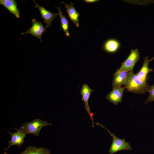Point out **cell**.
<instances>
[{
  "label": "cell",
  "instance_id": "obj_1",
  "mask_svg": "<svg viewBox=\"0 0 154 154\" xmlns=\"http://www.w3.org/2000/svg\"><path fill=\"white\" fill-rule=\"evenodd\" d=\"M123 85L129 92L140 94L148 92L150 87L146 82L143 81L133 71L129 72Z\"/></svg>",
  "mask_w": 154,
  "mask_h": 154
},
{
  "label": "cell",
  "instance_id": "obj_2",
  "mask_svg": "<svg viewBox=\"0 0 154 154\" xmlns=\"http://www.w3.org/2000/svg\"><path fill=\"white\" fill-rule=\"evenodd\" d=\"M51 125V123L46 121H43L40 119L37 118L31 121L26 122L22 124L21 126L18 128L13 129L23 131L28 134H32L38 137L40 131L44 127Z\"/></svg>",
  "mask_w": 154,
  "mask_h": 154
},
{
  "label": "cell",
  "instance_id": "obj_3",
  "mask_svg": "<svg viewBox=\"0 0 154 154\" xmlns=\"http://www.w3.org/2000/svg\"><path fill=\"white\" fill-rule=\"evenodd\" d=\"M95 124L105 129L110 134L112 137V142L109 150L110 154H113L123 150L129 151L132 149L130 143L126 142L124 138L121 139L117 137L114 133H111L104 126L99 123H95Z\"/></svg>",
  "mask_w": 154,
  "mask_h": 154
},
{
  "label": "cell",
  "instance_id": "obj_4",
  "mask_svg": "<svg viewBox=\"0 0 154 154\" xmlns=\"http://www.w3.org/2000/svg\"><path fill=\"white\" fill-rule=\"evenodd\" d=\"M140 54L137 49L131 50L128 57L121 63L120 68L116 70L115 73H118L122 71H132L135 64L139 60Z\"/></svg>",
  "mask_w": 154,
  "mask_h": 154
},
{
  "label": "cell",
  "instance_id": "obj_5",
  "mask_svg": "<svg viewBox=\"0 0 154 154\" xmlns=\"http://www.w3.org/2000/svg\"><path fill=\"white\" fill-rule=\"evenodd\" d=\"M32 25L28 30L25 32L21 33L24 35L30 34L34 37H36L40 40V42L42 41L41 39L42 36L47 31L42 23L38 21L36 19H33L32 20Z\"/></svg>",
  "mask_w": 154,
  "mask_h": 154
},
{
  "label": "cell",
  "instance_id": "obj_6",
  "mask_svg": "<svg viewBox=\"0 0 154 154\" xmlns=\"http://www.w3.org/2000/svg\"><path fill=\"white\" fill-rule=\"evenodd\" d=\"M94 91L88 85L85 84L82 85V87L80 92L82 95V100L84 101V108L92 120V126L93 127H95L93 118V114L91 112L88 102L91 92Z\"/></svg>",
  "mask_w": 154,
  "mask_h": 154
},
{
  "label": "cell",
  "instance_id": "obj_7",
  "mask_svg": "<svg viewBox=\"0 0 154 154\" xmlns=\"http://www.w3.org/2000/svg\"><path fill=\"white\" fill-rule=\"evenodd\" d=\"M17 131L14 133H12L8 131H7L11 135V139L9 141V145L7 148H5L6 150L10 147L14 145H17L21 147L23 144L25 139L28 134L23 131L17 130Z\"/></svg>",
  "mask_w": 154,
  "mask_h": 154
},
{
  "label": "cell",
  "instance_id": "obj_8",
  "mask_svg": "<svg viewBox=\"0 0 154 154\" xmlns=\"http://www.w3.org/2000/svg\"><path fill=\"white\" fill-rule=\"evenodd\" d=\"M125 88L120 87L113 89L106 96V98L109 101L116 106L122 101L123 92Z\"/></svg>",
  "mask_w": 154,
  "mask_h": 154
},
{
  "label": "cell",
  "instance_id": "obj_9",
  "mask_svg": "<svg viewBox=\"0 0 154 154\" xmlns=\"http://www.w3.org/2000/svg\"><path fill=\"white\" fill-rule=\"evenodd\" d=\"M32 1L35 3V7L38 8L42 18L44 20V23H46V29L51 27V24L54 18H56L57 14L51 13L42 6H40L34 0Z\"/></svg>",
  "mask_w": 154,
  "mask_h": 154
},
{
  "label": "cell",
  "instance_id": "obj_10",
  "mask_svg": "<svg viewBox=\"0 0 154 154\" xmlns=\"http://www.w3.org/2000/svg\"><path fill=\"white\" fill-rule=\"evenodd\" d=\"M61 3L64 4L65 8L68 15L69 17L73 23L77 27H79V17L80 16L79 13L78 12L73 6V3L71 2L70 5L68 4H66L63 2H61Z\"/></svg>",
  "mask_w": 154,
  "mask_h": 154
},
{
  "label": "cell",
  "instance_id": "obj_11",
  "mask_svg": "<svg viewBox=\"0 0 154 154\" xmlns=\"http://www.w3.org/2000/svg\"><path fill=\"white\" fill-rule=\"evenodd\" d=\"M0 4L17 18L20 17V12L17 7V3L15 0H0Z\"/></svg>",
  "mask_w": 154,
  "mask_h": 154
},
{
  "label": "cell",
  "instance_id": "obj_12",
  "mask_svg": "<svg viewBox=\"0 0 154 154\" xmlns=\"http://www.w3.org/2000/svg\"><path fill=\"white\" fill-rule=\"evenodd\" d=\"M129 72L122 71L118 73H114L112 86L113 89L121 87L125 82Z\"/></svg>",
  "mask_w": 154,
  "mask_h": 154
},
{
  "label": "cell",
  "instance_id": "obj_13",
  "mask_svg": "<svg viewBox=\"0 0 154 154\" xmlns=\"http://www.w3.org/2000/svg\"><path fill=\"white\" fill-rule=\"evenodd\" d=\"M120 47L118 41L114 39H110L107 40L103 45L104 50L109 53H113L117 51Z\"/></svg>",
  "mask_w": 154,
  "mask_h": 154
},
{
  "label": "cell",
  "instance_id": "obj_14",
  "mask_svg": "<svg viewBox=\"0 0 154 154\" xmlns=\"http://www.w3.org/2000/svg\"><path fill=\"white\" fill-rule=\"evenodd\" d=\"M150 62V60H148V56H146L144 58L142 67L138 72L136 74L144 82H145L147 75L148 73L153 71V69L149 68V65Z\"/></svg>",
  "mask_w": 154,
  "mask_h": 154
},
{
  "label": "cell",
  "instance_id": "obj_15",
  "mask_svg": "<svg viewBox=\"0 0 154 154\" xmlns=\"http://www.w3.org/2000/svg\"><path fill=\"white\" fill-rule=\"evenodd\" d=\"M50 151L46 148L28 146L24 151L19 154H50Z\"/></svg>",
  "mask_w": 154,
  "mask_h": 154
},
{
  "label": "cell",
  "instance_id": "obj_16",
  "mask_svg": "<svg viewBox=\"0 0 154 154\" xmlns=\"http://www.w3.org/2000/svg\"><path fill=\"white\" fill-rule=\"evenodd\" d=\"M55 7L58 10V13L57 14L60 17L61 27L66 36L67 37H69L70 34L68 30L69 21L66 17L65 15H63L60 6L58 7L55 6Z\"/></svg>",
  "mask_w": 154,
  "mask_h": 154
},
{
  "label": "cell",
  "instance_id": "obj_17",
  "mask_svg": "<svg viewBox=\"0 0 154 154\" xmlns=\"http://www.w3.org/2000/svg\"><path fill=\"white\" fill-rule=\"evenodd\" d=\"M148 92L149 93V95L145 102V105L148 103L154 101V84L150 87Z\"/></svg>",
  "mask_w": 154,
  "mask_h": 154
},
{
  "label": "cell",
  "instance_id": "obj_18",
  "mask_svg": "<svg viewBox=\"0 0 154 154\" xmlns=\"http://www.w3.org/2000/svg\"><path fill=\"white\" fill-rule=\"evenodd\" d=\"M98 0H84V1L86 2L87 3H96L99 1Z\"/></svg>",
  "mask_w": 154,
  "mask_h": 154
},
{
  "label": "cell",
  "instance_id": "obj_19",
  "mask_svg": "<svg viewBox=\"0 0 154 154\" xmlns=\"http://www.w3.org/2000/svg\"><path fill=\"white\" fill-rule=\"evenodd\" d=\"M154 60V57L152 58L151 60H150V61H152L153 60Z\"/></svg>",
  "mask_w": 154,
  "mask_h": 154
},
{
  "label": "cell",
  "instance_id": "obj_20",
  "mask_svg": "<svg viewBox=\"0 0 154 154\" xmlns=\"http://www.w3.org/2000/svg\"><path fill=\"white\" fill-rule=\"evenodd\" d=\"M3 154H8V153H6V152H5Z\"/></svg>",
  "mask_w": 154,
  "mask_h": 154
}]
</instances>
